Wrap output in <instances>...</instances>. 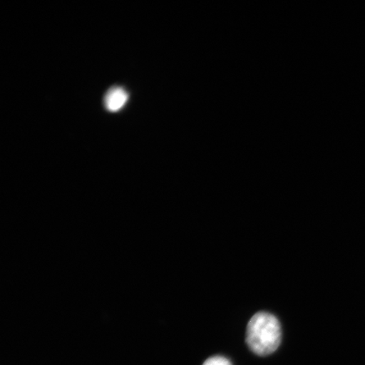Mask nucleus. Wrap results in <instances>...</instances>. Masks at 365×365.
Masks as SVG:
<instances>
[{
	"label": "nucleus",
	"instance_id": "3",
	"mask_svg": "<svg viewBox=\"0 0 365 365\" xmlns=\"http://www.w3.org/2000/svg\"><path fill=\"white\" fill-rule=\"evenodd\" d=\"M203 365H232L230 360L221 356H215V357L210 358L204 363Z\"/></svg>",
	"mask_w": 365,
	"mask_h": 365
},
{
	"label": "nucleus",
	"instance_id": "1",
	"mask_svg": "<svg viewBox=\"0 0 365 365\" xmlns=\"http://www.w3.org/2000/svg\"><path fill=\"white\" fill-rule=\"evenodd\" d=\"M282 341L280 322L272 314L259 312L250 319L246 330V342L253 353L259 356L271 354Z\"/></svg>",
	"mask_w": 365,
	"mask_h": 365
},
{
	"label": "nucleus",
	"instance_id": "2",
	"mask_svg": "<svg viewBox=\"0 0 365 365\" xmlns=\"http://www.w3.org/2000/svg\"><path fill=\"white\" fill-rule=\"evenodd\" d=\"M128 94L120 88H113L108 91L105 97V106L108 111L117 112L120 110L127 102Z\"/></svg>",
	"mask_w": 365,
	"mask_h": 365
}]
</instances>
